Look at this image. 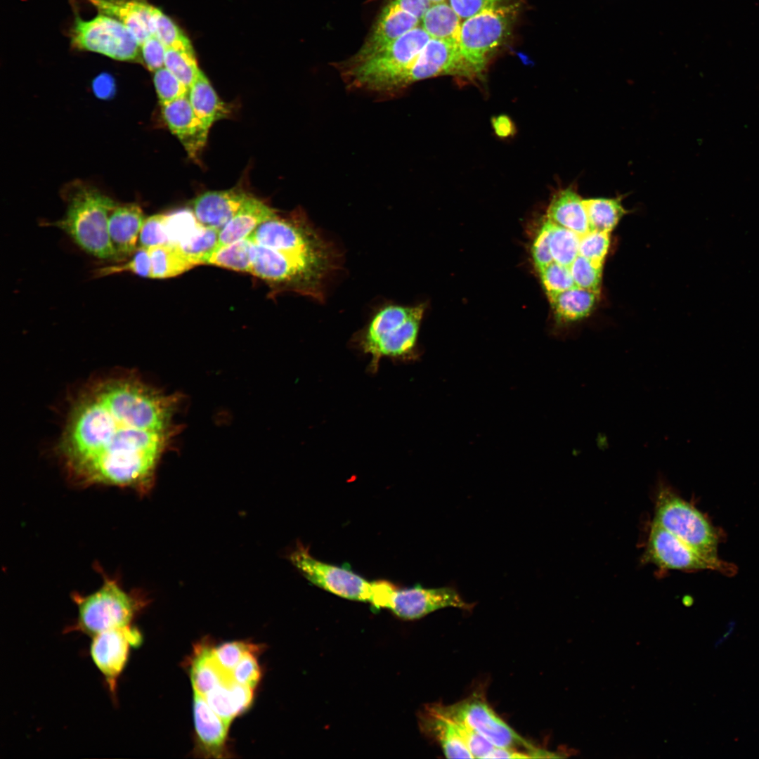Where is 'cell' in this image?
Returning a JSON list of instances; mask_svg holds the SVG:
<instances>
[{
  "label": "cell",
  "mask_w": 759,
  "mask_h": 759,
  "mask_svg": "<svg viewBox=\"0 0 759 759\" xmlns=\"http://www.w3.org/2000/svg\"><path fill=\"white\" fill-rule=\"evenodd\" d=\"M141 208L136 204L116 206L110 214L108 233L117 261L134 253L145 221Z\"/></svg>",
  "instance_id": "cell-18"
},
{
  "label": "cell",
  "mask_w": 759,
  "mask_h": 759,
  "mask_svg": "<svg viewBox=\"0 0 759 759\" xmlns=\"http://www.w3.org/2000/svg\"><path fill=\"white\" fill-rule=\"evenodd\" d=\"M254 651L247 652L233 670V679L240 684L254 688L258 683L261 672L256 658L252 654Z\"/></svg>",
  "instance_id": "cell-44"
},
{
  "label": "cell",
  "mask_w": 759,
  "mask_h": 759,
  "mask_svg": "<svg viewBox=\"0 0 759 759\" xmlns=\"http://www.w3.org/2000/svg\"><path fill=\"white\" fill-rule=\"evenodd\" d=\"M188 97L195 115L209 129L230 112L201 70L190 86Z\"/></svg>",
  "instance_id": "cell-24"
},
{
  "label": "cell",
  "mask_w": 759,
  "mask_h": 759,
  "mask_svg": "<svg viewBox=\"0 0 759 759\" xmlns=\"http://www.w3.org/2000/svg\"><path fill=\"white\" fill-rule=\"evenodd\" d=\"M441 74L472 75L457 44L431 38L409 70L406 86Z\"/></svg>",
  "instance_id": "cell-13"
},
{
  "label": "cell",
  "mask_w": 759,
  "mask_h": 759,
  "mask_svg": "<svg viewBox=\"0 0 759 759\" xmlns=\"http://www.w3.org/2000/svg\"><path fill=\"white\" fill-rule=\"evenodd\" d=\"M98 13L112 17L123 23L141 45L153 35L156 7L145 0H87Z\"/></svg>",
  "instance_id": "cell-17"
},
{
  "label": "cell",
  "mask_w": 759,
  "mask_h": 759,
  "mask_svg": "<svg viewBox=\"0 0 759 759\" xmlns=\"http://www.w3.org/2000/svg\"><path fill=\"white\" fill-rule=\"evenodd\" d=\"M164 219L165 214H155L145 219L139 235L141 247L150 249L169 244Z\"/></svg>",
  "instance_id": "cell-41"
},
{
  "label": "cell",
  "mask_w": 759,
  "mask_h": 759,
  "mask_svg": "<svg viewBox=\"0 0 759 759\" xmlns=\"http://www.w3.org/2000/svg\"><path fill=\"white\" fill-rule=\"evenodd\" d=\"M599 294L576 286L549 299L558 320L569 323L588 316L595 307Z\"/></svg>",
  "instance_id": "cell-25"
},
{
  "label": "cell",
  "mask_w": 759,
  "mask_h": 759,
  "mask_svg": "<svg viewBox=\"0 0 759 759\" xmlns=\"http://www.w3.org/2000/svg\"><path fill=\"white\" fill-rule=\"evenodd\" d=\"M249 197L238 188L207 191L192 201V210L202 226L220 231Z\"/></svg>",
  "instance_id": "cell-16"
},
{
  "label": "cell",
  "mask_w": 759,
  "mask_h": 759,
  "mask_svg": "<svg viewBox=\"0 0 759 759\" xmlns=\"http://www.w3.org/2000/svg\"><path fill=\"white\" fill-rule=\"evenodd\" d=\"M70 37L71 46L79 51L120 61L141 60V45L135 36L118 20L103 13L88 20L75 16Z\"/></svg>",
  "instance_id": "cell-7"
},
{
  "label": "cell",
  "mask_w": 759,
  "mask_h": 759,
  "mask_svg": "<svg viewBox=\"0 0 759 759\" xmlns=\"http://www.w3.org/2000/svg\"><path fill=\"white\" fill-rule=\"evenodd\" d=\"M516 13L517 5L507 3L462 20L458 46L472 75L483 71L490 55L506 39Z\"/></svg>",
  "instance_id": "cell-6"
},
{
  "label": "cell",
  "mask_w": 759,
  "mask_h": 759,
  "mask_svg": "<svg viewBox=\"0 0 759 759\" xmlns=\"http://www.w3.org/2000/svg\"><path fill=\"white\" fill-rule=\"evenodd\" d=\"M164 225L169 243L176 246L188 241L202 226L193 211L188 208L165 214Z\"/></svg>",
  "instance_id": "cell-34"
},
{
  "label": "cell",
  "mask_w": 759,
  "mask_h": 759,
  "mask_svg": "<svg viewBox=\"0 0 759 759\" xmlns=\"http://www.w3.org/2000/svg\"><path fill=\"white\" fill-rule=\"evenodd\" d=\"M166 47L155 35H150L141 44V60L153 72L164 67Z\"/></svg>",
  "instance_id": "cell-43"
},
{
  "label": "cell",
  "mask_w": 759,
  "mask_h": 759,
  "mask_svg": "<svg viewBox=\"0 0 759 759\" xmlns=\"http://www.w3.org/2000/svg\"><path fill=\"white\" fill-rule=\"evenodd\" d=\"M474 604L467 602L454 585L424 588L420 585L410 588L391 590L384 608L404 620L421 618L436 610L447 607L470 611Z\"/></svg>",
  "instance_id": "cell-11"
},
{
  "label": "cell",
  "mask_w": 759,
  "mask_h": 759,
  "mask_svg": "<svg viewBox=\"0 0 759 759\" xmlns=\"http://www.w3.org/2000/svg\"><path fill=\"white\" fill-rule=\"evenodd\" d=\"M423 732L434 738L448 758H473L454 723L428 705L419 718Z\"/></svg>",
  "instance_id": "cell-19"
},
{
  "label": "cell",
  "mask_w": 759,
  "mask_h": 759,
  "mask_svg": "<svg viewBox=\"0 0 759 759\" xmlns=\"http://www.w3.org/2000/svg\"><path fill=\"white\" fill-rule=\"evenodd\" d=\"M610 233L590 231L580 237L579 254L602 266L610 244Z\"/></svg>",
  "instance_id": "cell-39"
},
{
  "label": "cell",
  "mask_w": 759,
  "mask_h": 759,
  "mask_svg": "<svg viewBox=\"0 0 759 759\" xmlns=\"http://www.w3.org/2000/svg\"><path fill=\"white\" fill-rule=\"evenodd\" d=\"M546 219L555 225L578 234L583 235L592 231L583 199L572 186L555 193L549 205Z\"/></svg>",
  "instance_id": "cell-21"
},
{
  "label": "cell",
  "mask_w": 759,
  "mask_h": 759,
  "mask_svg": "<svg viewBox=\"0 0 759 759\" xmlns=\"http://www.w3.org/2000/svg\"><path fill=\"white\" fill-rule=\"evenodd\" d=\"M255 648L244 642H227L212 649V654L219 668L226 673L231 674L243 656Z\"/></svg>",
  "instance_id": "cell-40"
},
{
  "label": "cell",
  "mask_w": 759,
  "mask_h": 759,
  "mask_svg": "<svg viewBox=\"0 0 759 759\" xmlns=\"http://www.w3.org/2000/svg\"><path fill=\"white\" fill-rule=\"evenodd\" d=\"M116 206L96 189L79 188L70 196L65 216L52 226L65 232L86 252L117 261L108 233L109 216Z\"/></svg>",
  "instance_id": "cell-3"
},
{
  "label": "cell",
  "mask_w": 759,
  "mask_h": 759,
  "mask_svg": "<svg viewBox=\"0 0 759 759\" xmlns=\"http://www.w3.org/2000/svg\"><path fill=\"white\" fill-rule=\"evenodd\" d=\"M92 86L96 96L103 99L111 97L115 91L114 79L108 73H102L96 77Z\"/></svg>",
  "instance_id": "cell-48"
},
{
  "label": "cell",
  "mask_w": 759,
  "mask_h": 759,
  "mask_svg": "<svg viewBox=\"0 0 759 759\" xmlns=\"http://www.w3.org/2000/svg\"><path fill=\"white\" fill-rule=\"evenodd\" d=\"M290 559L312 584L343 598L372 604L374 581L369 582L349 569L316 559L302 545L291 553Z\"/></svg>",
  "instance_id": "cell-9"
},
{
  "label": "cell",
  "mask_w": 759,
  "mask_h": 759,
  "mask_svg": "<svg viewBox=\"0 0 759 759\" xmlns=\"http://www.w3.org/2000/svg\"><path fill=\"white\" fill-rule=\"evenodd\" d=\"M648 561L659 568L680 571L712 569L732 574L734 567L720 559H708L670 531L652 521L645 552Z\"/></svg>",
  "instance_id": "cell-10"
},
{
  "label": "cell",
  "mask_w": 759,
  "mask_h": 759,
  "mask_svg": "<svg viewBox=\"0 0 759 759\" xmlns=\"http://www.w3.org/2000/svg\"><path fill=\"white\" fill-rule=\"evenodd\" d=\"M148 250L152 264V278L175 277L194 267L178 246L167 244Z\"/></svg>",
  "instance_id": "cell-30"
},
{
  "label": "cell",
  "mask_w": 759,
  "mask_h": 759,
  "mask_svg": "<svg viewBox=\"0 0 759 759\" xmlns=\"http://www.w3.org/2000/svg\"><path fill=\"white\" fill-rule=\"evenodd\" d=\"M254 247V244L248 238L217 247L208 259L207 264L250 273Z\"/></svg>",
  "instance_id": "cell-28"
},
{
  "label": "cell",
  "mask_w": 759,
  "mask_h": 759,
  "mask_svg": "<svg viewBox=\"0 0 759 759\" xmlns=\"http://www.w3.org/2000/svg\"><path fill=\"white\" fill-rule=\"evenodd\" d=\"M154 72V85L161 106L188 96L189 89L165 67Z\"/></svg>",
  "instance_id": "cell-35"
},
{
  "label": "cell",
  "mask_w": 759,
  "mask_h": 759,
  "mask_svg": "<svg viewBox=\"0 0 759 759\" xmlns=\"http://www.w3.org/2000/svg\"><path fill=\"white\" fill-rule=\"evenodd\" d=\"M532 255L536 267L541 270L554 260L549 245V222L546 219L538 231L532 246Z\"/></svg>",
  "instance_id": "cell-45"
},
{
  "label": "cell",
  "mask_w": 759,
  "mask_h": 759,
  "mask_svg": "<svg viewBox=\"0 0 759 759\" xmlns=\"http://www.w3.org/2000/svg\"><path fill=\"white\" fill-rule=\"evenodd\" d=\"M219 233V230L202 225L191 238L178 247L194 266L207 264L208 259L218 247Z\"/></svg>",
  "instance_id": "cell-33"
},
{
  "label": "cell",
  "mask_w": 759,
  "mask_h": 759,
  "mask_svg": "<svg viewBox=\"0 0 759 759\" xmlns=\"http://www.w3.org/2000/svg\"><path fill=\"white\" fill-rule=\"evenodd\" d=\"M621 197L583 199L592 230L611 232L626 213Z\"/></svg>",
  "instance_id": "cell-29"
},
{
  "label": "cell",
  "mask_w": 759,
  "mask_h": 759,
  "mask_svg": "<svg viewBox=\"0 0 759 759\" xmlns=\"http://www.w3.org/2000/svg\"><path fill=\"white\" fill-rule=\"evenodd\" d=\"M193 715L197 735L203 747L219 752L224 746L229 725L208 705L205 698L195 694Z\"/></svg>",
  "instance_id": "cell-23"
},
{
  "label": "cell",
  "mask_w": 759,
  "mask_h": 759,
  "mask_svg": "<svg viewBox=\"0 0 759 759\" xmlns=\"http://www.w3.org/2000/svg\"><path fill=\"white\" fill-rule=\"evenodd\" d=\"M164 120L188 156L197 159L206 145L209 129L195 115L188 96L162 106Z\"/></svg>",
  "instance_id": "cell-15"
},
{
  "label": "cell",
  "mask_w": 759,
  "mask_h": 759,
  "mask_svg": "<svg viewBox=\"0 0 759 759\" xmlns=\"http://www.w3.org/2000/svg\"><path fill=\"white\" fill-rule=\"evenodd\" d=\"M164 67L190 89L200 70L188 38L166 48Z\"/></svg>",
  "instance_id": "cell-31"
},
{
  "label": "cell",
  "mask_w": 759,
  "mask_h": 759,
  "mask_svg": "<svg viewBox=\"0 0 759 759\" xmlns=\"http://www.w3.org/2000/svg\"><path fill=\"white\" fill-rule=\"evenodd\" d=\"M463 20L486 9L507 3V0H448Z\"/></svg>",
  "instance_id": "cell-46"
},
{
  "label": "cell",
  "mask_w": 759,
  "mask_h": 759,
  "mask_svg": "<svg viewBox=\"0 0 759 759\" xmlns=\"http://www.w3.org/2000/svg\"><path fill=\"white\" fill-rule=\"evenodd\" d=\"M570 270L576 287L599 293L602 266L579 254Z\"/></svg>",
  "instance_id": "cell-37"
},
{
  "label": "cell",
  "mask_w": 759,
  "mask_h": 759,
  "mask_svg": "<svg viewBox=\"0 0 759 759\" xmlns=\"http://www.w3.org/2000/svg\"><path fill=\"white\" fill-rule=\"evenodd\" d=\"M462 20L448 1L432 4L420 21V25L433 39L458 45Z\"/></svg>",
  "instance_id": "cell-26"
},
{
  "label": "cell",
  "mask_w": 759,
  "mask_h": 759,
  "mask_svg": "<svg viewBox=\"0 0 759 759\" xmlns=\"http://www.w3.org/2000/svg\"><path fill=\"white\" fill-rule=\"evenodd\" d=\"M493 126L497 135L500 137H506L512 132V124L509 117L500 115L493 119Z\"/></svg>",
  "instance_id": "cell-49"
},
{
  "label": "cell",
  "mask_w": 759,
  "mask_h": 759,
  "mask_svg": "<svg viewBox=\"0 0 759 759\" xmlns=\"http://www.w3.org/2000/svg\"><path fill=\"white\" fill-rule=\"evenodd\" d=\"M539 272L548 298L576 287L570 268L554 261Z\"/></svg>",
  "instance_id": "cell-36"
},
{
  "label": "cell",
  "mask_w": 759,
  "mask_h": 759,
  "mask_svg": "<svg viewBox=\"0 0 759 759\" xmlns=\"http://www.w3.org/2000/svg\"><path fill=\"white\" fill-rule=\"evenodd\" d=\"M277 214L274 209L250 196L219 231L218 247L248 238L259 225Z\"/></svg>",
  "instance_id": "cell-20"
},
{
  "label": "cell",
  "mask_w": 759,
  "mask_h": 759,
  "mask_svg": "<svg viewBox=\"0 0 759 759\" xmlns=\"http://www.w3.org/2000/svg\"><path fill=\"white\" fill-rule=\"evenodd\" d=\"M653 522L666 528L703 557L719 560L718 535L695 507L661 483L656 494Z\"/></svg>",
  "instance_id": "cell-5"
},
{
  "label": "cell",
  "mask_w": 759,
  "mask_h": 759,
  "mask_svg": "<svg viewBox=\"0 0 759 759\" xmlns=\"http://www.w3.org/2000/svg\"><path fill=\"white\" fill-rule=\"evenodd\" d=\"M420 22V20L416 17L389 1L364 44L347 62L359 63L372 57L404 34L419 26Z\"/></svg>",
  "instance_id": "cell-14"
},
{
  "label": "cell",
  "mask_w": 759,
  "mask_h": 759,
  "mask_svg": "<svg viewBox=\"0 0 759 759\" xmlns=\"http://www.w3.org/2000/svg\"><path fill=\"white\" fill-rule=\"evenodd\" d=\"M153 35L156 36L166 48L171 47L187 39L171 19L157 8L154 15Z\"/></svg>",
  "instance_id": "cell-42"
},
{
  "label": "cell",
  "mask_w": 759,
  "mask_h": 759,
  "mask_svg": "<svg viewBox=\"0 0 759 759\" xmlns=\"http://www.w3.org/2000/svg\"><path fill=\"white\" fill-rule=\"evenodd\" d=\"M122 272H131L144 278H152V264L148 249L140 247L126 263L108 266L96 270V276H106Z\"/></svg>",
  "instance_id": "cell-38"
},
{
  "label": "cell",
  "mask_w": 759,
  "mask_h": 759,
  "mask_svg": "<svg viewBox=\"0 0 759 759\" xmlns=\"http://www.w3.org/2000/svg\"><path fill=\"white\" fill-rule=\"evenodd\" d=\"M92 638L91 656L104 676L110 692L115 695L118 678L129 658L130 648L140 646L141 634L131 625L103 631Z\"/></svg>",
  "instance_id": "cell-12"
},
{
  "label": "cell",
  "mask_w": 759,
  "mask_h": 759,
  "mask_svg": "<svg viewBox=\"0 0 759 759\" xmlns=\"http://www.w3.org/2000/svg\"><path fill=\"white\" fill-rule=\"evenodd\" d=\"M429 1L432 4H436V3L443 2V1H445L446 0H429Z\"/></svg>",
  "instance_id": "cell-50"
},
{
  "label": "cell",
  "mask_w": 759,
  "mask_h": 759,
  "mask_svg": "<svg viewBox=\"0 0 759 759\" xmlns=\"http://www.w3.org/2000/svg\"><path fill=\"white\" fill-rule=\"evenodd\" d=\"M75 624L66 631L82 632L91 637L103 631L131 625L145 605L140 596L124 590L116 580L105 578L101 587L88 595L76 594Z\"/></svg>",
  "instance_id": "cell-4"
},
{
  "label": "cell",
  "mask_w": 759,
  "mask_h": 759,
  "mask_svg": "<svg viewBox=\"0 0 759 759\" xmlns=\"http://www.w3.org/2000/svg\"><path fill=\"white\" fill-rule=\"evenodd\" d=\"M204 698L210 708L230 725L251 704L253 688L231 679L215 687Z\"/></svg>",
  "instance_id": "cell-22"
},
{
  "label": "cell",
  "mask_w": 759,
  "mask_h": 759,
  "mask_svg": "<svg viewBox=\"0 0 759 759\" xmlns=\"http://www.w3.org/2000/svg\"><path fill=\"white\" fill-rule=\"evenodd\" d=\"M181 400L135 375L90 383L72 405L58 444L68 472L82 484L148 491L179 432L173 418Z\"/></svg>",
  "instance_id": "cell-1"
},
{
  "label": "cell",
  "mask_w": 759,
  "mask_h": 759,
  "mask_svg": "<svg viewBox=\"0 0 759 759\" xmlns=\"http://www.w3.org/2000/svg\"><path fill=\"white\" fill-rule=\"evenodd\" d=\"M400 8L414 15L421 21L424 15L432 6L429 0H389Z\"/></svg>",
  "instance_id": "cell-47"
},
{
  "label": "cell",
  "mask_w": 759,
  "mask_h": 759,
  "mask_svg": "<svg viewBox=\"0 0 759 759\" xmlns=\"http://www.w3.org/2000/svg\"><path fill=\"white\" fill-rule=\"evenodd\" d=\"M444 716L462 722L493 745L516 750L525 747L534 758H547L550 752L535 748L503 721L483 699L469 697L450 706L433 704Z\"/></svg>",
  "instance_id": "cell-8"
},
{
  "label": "cell",
  "mask_w": 759,
  "mask_h": 759,
  "mask_svg": "<svg viewBox=\"0 0 759 759\" xmlns=\"http://www.w3.org/2000/svg\"><path fill=\"white\" fill-rule=\"evenodd\" d=\"M547 221L549 222V245L553 260L570 268L571 264L579 255L580 240L583 235Z\"/></svg>",
  "instance_id": "cell-32"
},
{
  "label": "cell",
  "mask_w": 759,
  "mask_h": 759,
  "mask_svg": "<svg viewBox=\"0 0 759 759\" xmlns=\"http://www.w3.org/2000/svg\"><path fill=\"white\" fill-rule=\"evenodd\" d=\"M424 307L397 303L381 305L365 325L354 335L353 342L370 357L369 371H377L382 358L410 361L415 357L417 339Z\"/></svg>",
  "instance_id": "cell-2"
},
{
  "label": "cell",
  "mask_w": 759,
  "mask_h": 759,
  "mask_svg": "<svg viewBox=\"0 0 759 759\" xmlns=\"http://www.w3.org/2000/svg\"><path fill=\"white\" fill-rule=\"evenodd\" d=\"M231 679L232 675L223 672L215 662L212 649L202 648L197 651L191 666L195 694L204 697L215 687Z\"/></svg>",
  "instance_id": "cell-27"
}]
</instances>
